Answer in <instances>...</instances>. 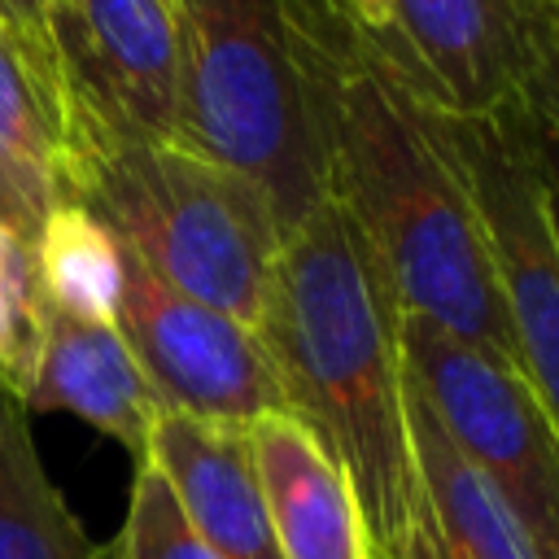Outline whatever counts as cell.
I'll return each mask as SVG.
<instances>
[{
    "label": "cell",
    "mask_w": 559,
    "mask_h": 559,
    "mask_svg": "<svg viewBox=\"0 0 559 559\" xmlns=\"http://www.w3.org/2000/svg\"><path fill=\"white\" fill-rule=\"evenodd\" d=\"M288 13L328 192L376 253L402 319H424L515 367L489 236L441 144L437 105L332 4L288 0Z\"/></svg>",
    "instance_id": "1"
},
{
    "label": "cell",
    "mask_w": 559,
    "mask_h": 559,
    "mask_svg": "<svg viewBox=\"0 0 559 559\" xmlns=\"http://www.w3.org/2000/svg\"><path fill=\"white\" fill-rule=\"evenodd\" d=\"M258 336L284 389V415L345 472L376 559H411L415 454L402 362V310L345 205L323 192L284 231Z\"/></svg>",
    "instance_id": "2"
},
{
    "label": "cell",
    "mask_w": 559,
    "mask_h": 559,
    "mask_svg": "<svg viewBox=\"0 0 559 559\" xmlns=\"http://www.w3.org/2000/svg\"><path fill=\"white\" fill-rule=\"evenodd\" d=\"M57 175L61 201L83 205L157 280L258 328L284 223L249 175L131 131L66 74Z\"/></svg>",
    "instance_id": "3"
},
{
    "label": "cell",
    "mask_w": 559,
    "mask_h": 559,
    "mask_svg": "<svg viewBox=\"0 0 559 559\" xmlns=\"http://www.w3.org/2000/svg\"><path fill=\"white\" fill-rule=\"evenodd\" d=\"M179 144L249 175L293 231L328 192L288 0H175Z\"/></svg>",
    "instance_id": "4"
},
{
    "label": "cell",
    "mask_w": 559,
    "mask_h": 559,
    "mask_svg": "<svg viewBox=\"0 0 559 559\" xmlns=\"http://www.w3.org/2000/svg\"><path fill=\"white\" fill-rule=\"evenodd\" d=\"M437 131L489 236L515 367L559 432V240L546 214L537 127L520 105L480 118L437 105Z\"/></svg>",
    "instance_id": "5"
},
{
    "label": "cell",
    "mask_w": 559,
    "mask_h": 559,
    "mask_svg": "<svg viewBox=\"0 0 559 559\" xmlns=\"http://www.w3.org/2000/svg\"><path fill=\"white\" fill-rule=\"evenodd\" d=\"M402 362L419 402L520 520L537 559H559V432L528 380L424 319H402Z\"/></svg>",
    "instance_id": "6"
},
{
    "label": "cell",
    "mask_w": 559,
    "mask_h": 559,
    "mask_svg": "<svg viewBox=\"0 0 559 559\" xmlns=\"http://www.w3.org/2000/svg\"><path fill=\"white\" fill-rule=\"evenodd\" d=\"M114 323L166 411L240 428L284 411V389L258 328L170 288L127 249Z\"/></svg>",
    "instance_id": "7"
},
{
    "label": "cell",
    "mask_w": 559,
    "mask_h": 559,
    "mask_svg": "<svg viewBox=\"0 0 559 559\" xmlns=\"http://www.w3.org/2000/svg\"><path fill=\"white\" fill-rule=\"evenodd\" d=\"M542 4L546 0H393L389 26L376 39L445 114L480 118L520 100Z\"/></svg>",
    "instance_id": "8"
},
{
    "label": "cell",
    "mask_w": 559,
    "mask_h": 559,
    "mask_svg": "<svg viewBox=\"0 0 559 559\" xmlns=\"http://www.w3.org/2000/svg\"><path fill=\"white\" fill-rule=\"evenodd\" d=\"M61 74L87 87L140 135H179V9L175 0H61Z\"/></svg>",
    "instance_id": "9"
},
{
    "label": "cell",
    "mask_w": 559,
    "mask_h": 559,
    "mask_svg": "<svg viewBox=\"0 0 559 559\" xmlns=\"http://www.w3.org/2000/svg\"><path fill=\"white\" fill-rule=\"evenodd\" d=\"M144 463L162 472L179 511L218 559H280L249 428L162 411Z\"/></svg>",
    "instance_id": "10"
},
{
    "label": "cell",
    "mask_w": 559,
    "mask_h": 559,
    "mask_svg": "<svg viewBox=\"0 0 559 559\" xmlns=\"http://www.w3.org/2000/svg\"><path fill=\"white\" fill-rule=\"evenodd\" d=\"M22 402L26 411H66L92 424L135 463H144L153 424L166 411L118 323L79 319L57 306H44L39 349Z\"/></svg>",
    "instance_id": "11"
},
{
    "label": "cell",
    "mask_w": 559,
    "mask_h": 559,
    "mask_svg": "<svg viewBox=\"0 0 559 559\" xmlns=\"http://www.w3.org/2000/svg\"><path fill=\"white\" fill-rule=\"evenodd\" d=\"M280 559H376L362 507L310 428L275 411L249 424Z\"/></svg>",
    "instance_id": "12"
},
{
    "label": "cell",
    "mask_w": 559,
    "mask_h": 559,
    "mask_svg": "<svg viewBox=\"0 0 559 559\" xmlns=\"http://www.w3.org/2000/svg\"><path fill=\"white\" fill-rule=\"evenodd\" d=\"M411 454L419 480L411 559H537L528 533L489 480L450 445L432 411L406 380Z\"/></svg>",
    "instance_id": "13"
},
{
    "label": "cell",
    "mask_w": 559,
    "mask_h": 559,
    "mask_svg": "<svg viewBox=\"0 0 559 559\" xmlns=\"http://www.w3.org/2000/svg\"><path fill=\"white\" fill-rule=\"evenodd\" d=\"M57 201V96L0 26V223L35 245Z\"/></svg>",
    "instance_id": "14"
},
{
    "label": "cell",
    "mask_w": 559,
    "mask_h": 559,
    "mask_svg": "<svg viewBox=\"0 0 559 559\" xmlns=\"http://www.w3.org/2000/svg\"><path fill=\"white\" fill-rule=\"evenodd\" d=\"M26 415L0 384V559H105L44 472Z\"/></svg>",
    "instance_id": "15"
},
{
    "label": "cell",
    "mask_w": 559,
    "mask_h": 559,
    "mask_svg": "<svg viewBox=\"0 0 559 559\" xmlns=\"http://www.w3.org/2000/svg\"><path fill=\"white\" fill-rule=\"evenodd\" d=\"M35 280L44 306H57L79 319L114 323L122 288V249L83 205L57 201L44 218L35 245Z\"/></svg>",
    "instance_id": "16"
},
{
    "label": "cell",
    "mask_w": 559,
    "mask_h": 559,
    "mask_svg": "<svg viewBox=\"0 0 559 559\" xmlns=\"http://www.w3.org/2000/svg\"><path fill=\"white\" fill-rule=\"evenodd\" d=\"M109 559H218V555L197 537L162 472L153 463H135L127 520L118 528Z\"/></svg>",
    "instance_id": "17"
},
{
    "label": "cell",
    "mask_w": 559,
    "mask_h": 559,
    "mask_svg": "<svg viewBox=\"0 0 559 559\" xmlns=\"http://www.w3.org/2000/svg\"><path fill=\"white\" fill-rule=\"evenodd\" d=\"M44 297L35 280V253L0 223V384L26 397L39 349Z\"/></svg>",
    "instance_id": "18"
},
{
    "label": "cell",
    "mask_w": 559,
    "mask_h": 559,
    "mask_svg": "<svg viewBox=\"0 0 559 559\" xmlns=\"http://www.w3.org/2000/svg\"><path fill=\"white\" fill-rule=\"evenodd\" d=\"M528 122L546 135H559V0L542 4L537 17V39H533V61L515 100Z\"/></svg>",
    "instance_id": "19"
},
{
    "label": "cell",
    "mask_w": 559,
    "mask_h": 559,
    "mask_svg": "<svg viewBox=\"0 0 559 559\" xmlns=\"http://www.w3.org/2000/svg\"><path fill=\"white\" fill-rule=\"evenodd\" d=\"M57 9L61 0H0V26L13 35V44L26 52L35 74L61 96V52H57Z\"/></svg>",
    "instance_id": "20"
},
{
    "label": "cell",
    "mask_w": 559,
    "mask_h": 559,
    "mask_svg": "<svg viewBox=\"0 0 559 559\" xmlns=\"http://www.w3.org/2000/svg\"><path fill=\"white\" fill-rule=\"evenodd\" d=\"M537 162H542V188H546L550 231H555V240H559V135L537 131Z\"/></svg>",
    "instance_id": "21"
},
{
    "label": "cell",
    "mask_w": 559,
    "mask_h": 559,
    "mask_svg": "<svg viewBox=\"0 0 559 559\" xmlns=\"http://www.w3.org/2000/svg\"><path fill=\"white\" fill-rule=\"evenodd\" d=\"M323 4H332L345 22H354L358 31H371V35H380L393 13V0H323Z\"/></svg>",
    "instance_id": "22"
}]
</instances>
